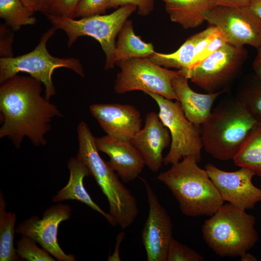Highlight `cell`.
I'll return each instance as SVG.
<instances>
[{
	"label": "cell",
	"instance_id": "10",
	"mask_svg": "<svg viewBox=\"0 0 261 261\" xmlns=\"http://www.w3.org/2000/svg\"><path fill=\"white\" fill-rule=\"evenodd\" d=\"M120 71L117 74L114 89L117 94L140 90L151 92L171 100L178 101L172 85L178 71L158 65L148 58H130L116 62Z\"/></svg>",
	"mask_w": 261,
	"mask_h": 261
},
{
	"label": "cell",
	"instance_id": "25",
	"mask_svg": "<svg viewBox=\"0 0 261 261\" xmlns=\"http://www.w3.org/2000/svg\"><path fill=\"white\" fill-rule=\"evenodd\" d=\"M33 14L20 0H0V17L13 30L35 24L37 19Z\"/></svg>",
	"mask_w": 261,
	"mask_h": 261
},
{
	"label": "cell",
	"instance_id": "16",
	"mask_svg": "<svg viewBox=\"0 0 261 261\" xmlns=\"http://www.w3.org/2000/svg\"><path fill=\"white\" fill-rule=\"evenodd\" d=\"M152 172L159 171L163 164L162 153L171 142L168 129L154 112L148 113L144 127L130 141Z\"/></svg>",
	"mask_w": 261,
	"mask_h": 261
},
{
	"label": "cell",
	"instance_id": "22",
	"mask_svg": "<svg viewBox=\"0 0 261 261\" xmlns=\"http://www.w3.org/2000/svg\"><path fill=\"white\" fill-rule=\"evenodd\" d=\"M202 31L188 38L176 51L170 54L155 52L149 59L164 68L182 70L189 68L196 55L197 45L202 36Z\"/></svg>",
	"mask_w": 261,
	"mask_h": 261
},
{
	"label": "cell",
	"instance_id": "32",
	"mask_svg": "<svg viewBox=\"0 0 261 261\" xmlns=\"http://www.w3.org/2000/svg\"><path fill=\"white\" fill-rule=\"evenodd\" d=\"M6 24H0V58H9L13 56L12 44L14 34Z\"/></svg>",
	"mask_w": 261,
	"mask_h": 261
},
{
	"label": "cell",
	"instance_id": "4",
	"mask_svg": "<svg viewBox=\"0 0 261 261\" xmlns=\"http://www.w3.org/2000/svg\"><path fill=\"white\" fill-rule=\"evenodd\" d=\"M78 151L77 156L88 168L106 196L109 214L116 224L124 230L133 222L139 213L137 200L119 179L108 162L100 156L94 137L88 125L82 121L77 128Z\"/></svg>",
	"mask_w": 261,
	"mask_h": 261
},
{
	"label": "cell",
	"instance_id": "18",
	"mask_svg": "<svg viewBox=\"0 0 261 261\" xmlns=\"http://www.w3.org/2000/svg\"><path fill=\"white\" fill-rule=\"evenodd\" d=\"M188 80L179 72L173 79L172 87L186 117L195 125L200 126L210 116L216 99L226 91L199 93L190 88Z\"/></svg>",
	"mask_w": 261,
	"mask_h": 261
},
{
	"label": "cell",
	"instance_id": "14",
	"mask_svg": "<svg viewBox=\"0 0 261 261\" xmlns=\"http://www.w3.org/2000/svg\"><path fill=\"white\" fill-rule=\"evenodd\" d=\"M205 170L223 202L244 210L253 209L261 202V189L252 183L256 175L252 170L241 167L236 171L226 172L211 163L205 165Z\"/></svg>",
	"mask_w": 261,
	"mask_h": 261
},
{
	"label": "cell",
	"instance_id": "19",
	"mask_svg": "<svg viewBox=\"0 0 261 261\" xmlns=\"http://www.w3.org/2000/svg\"><path fill=\"white\" fill-rule=\"evenodd\" d=\"M67 166L70 171L69 181L52 197V202L60 203L66 200H77L100 213L111 225H117L112 216L101 208L86 191L83 180L86 176L90 175V173L83 160L77 156L72 157L68 161Z\"/></svg>",
	"mask_w": 261,
	"mask_h": 261
},
{
	"label": "cell",
	"instance_id": "34",
	"mask_svg": "<svg viewBox=\"0 0 261 261\" xmlns=\"http://www.w3.org/2000/svg\"><path fill=\"white\" fill-rule=\"evenodd\" d=\"M25 6L32 13L41 12L47 14L53 0H20Z\"/></svg>",
	"mask_w": 261,
	"mask_h": 261
},
{
	"label": "cell",
	"instance_id": "8",
	"mask_svg": "<svg viewBox=\"0 0 261 261\" xmlns=\"http://www.w3.org/2000/svg\"><path fill=\"white\" fill-rule=\"evenodd\" d=\"M146 94L158 104L160 119L171 134L170 148L164 158L163 164H173L188 156L193 157L198 163L200 162L203 145L200 126L188 120L178 101L173 102L151 92Z\"/></svg>",
	"mask_w": 261,
	"mask_h": 261
},
{
	"label": "cell",
	"instance_id": "33",
	"mask_svg": "<svg viewBox=\"0 0 261 261\" xmlns=\"http://www.w3.org/2000/svg\"><path fill=\"white\" fill-rule=\"evenodd\" d=\"M227 43V42L223 34L218 29L212 39L208 43L205 49L202 52L193 65L203 60Z\"/></svg>",
	"mask_w": 261,
	"mask_h": 261
},
{
	"label": "cell",
	"instance_id": "5",
	"mask_svg": "<svg viewBox=\"0 0 261 261\" xmlns=\"http://www.w3.org/2000/svg\"><path fill=\"white\" fill-rule=\"evenodd\" d=\"M202 226L203 237L220 257H241L259 239L255 218L229 203L223 204Z\"/></svg>",
	"mask_w": 261,
	"mask_h": 261
},
{
	"label": "cell",
	"instance_id": "36",
	"mask_svg": "<svg viewBox=\"0 0 261 261\" xmlns=\"http://www.w3.org/2000/svg\"><path fill=\"white\" fill-rule=\"evenodd\" d=\"M257 49L256 57L252 63V69L255 72V76L261 80V45Z\"/></svg>",
	"mask_w": 261,
	"mask_h": 261
},
{
	"label": "cell",
	"instance_id": "26",
	"mask_svg": "<svg viewBox=\"0 0 261 261\" xmlns=\"http://www.w3.org/2000/svg\"><path fill=\"white\" fill-rule=\"evenodd\" d=\"M254 80L242 88L236 97L257 124L261 125V80L255 76Z\"/></svg>",
	"mask_w": 261,
	"mask_h": 261
},
{
	"label": "cell",
	"instance_id": "27",
	"mask_svg": "<svg viewBox=\"0 0 261 261\" xmlns=\"http://www.w3.org/2000/svg\"><path fill=\"white\" fill-rule=\"evenodd\" d=\"M36 242L25 235L16 242V253L19 259L28 261H55L44 248L39 247Z\"/></svg>",
	"mask_w": 261,
	"mask_h": 261
},
{
	"label": "cell",
	"instance_id": "38",
	"mask_svg": "<svg viewBox=\"0 0 261 261\" xmlns=\"http://www.w3.org/2000/svg\"><path fill=\"white\" fill-rule=\"evenodd\" d=\"M248 7L261 18V0H251Z\"/></svg>",
	"mask_w": 261,
	"mask_h": 261
},
{
	"label": "cell",
	"instance_id": "13",
	"mask_svg": "<svg viewBox=\"0 0 261 261\" xmlns=\"http://www.w3.org/2000/svg\"><path fill=\"white\" fill-rule=\"evenodd\" d=\"M149 212L141 232V238L148 261H167L168 251L173 238L171 219L160 204L154 190L144 179Z\"/></svg>",
	"mask_w": 261,
	"mask_h": 261
},
{
	"label": "cell",
	"instance_id": "21",
	"mask_svg": "<svg viewBox=\"0 0 261 261\" xmlns=\"http://www.w3.org/2000/svg\"><path fill=\"white\" fill-rule=\"evenodd\" d=\"M117 36L114 53L115 64L130 58H148L155 52L151 43L144 42L135 34L130 20L125 21Z\"/></svg>",
	"mask_w": 261,
	"mask_h": 261
},
{
	"label": "cell",
	"instance_id": "23",
	"mask_svg": "<svg viewBox=\"0 0 261 261\" xmlns=\"http://www.w3.org/2000/svg\"><path fill=\"white\" fill-rule=\"evenodd\" d=\"M6 203L0 192V261L19 260L14 247V234L16 216L15 213L6 211Z\"/></svg>",
	"mask_w": 261,
	"mask_h": 261
},
{
	"label": "cell",
	"instance_id": "11",
	"mask_svg": "<svg viewBox=\"0 0 261 261\" xmlns=\"http://www.w3.org/2000/svg\"><path fill=\"white\" fill-rule=\"evenodd\" d=\"M205 21L217 27L228 44L235 47L261 45V18L248 6H215L205 16Z\"/></svg>",
	"mask_w": 261,
	"mask_h": 261
},
{
	"label": "cell",
	"instance_id": "6",
	"mask_svg": "<svg viewBox=\"0 0 261 261\" xmlns=\"http://www.w3.org/2000/svg\"><path fill=\"white\" fill-rule=\"evenodd\" d=\"M137 9L133 4H126L108 14H98L79 19L46 14L47 18L57 29L64 31L68 36L69 48L82 36L91 37L100 44L105 55L104 69H113L115 64L116 38L128 18Z\"/></svg>",
	"mask_w": 261,
	"mask_h": 261
},
{
	"label": "cell",
	"instance_id": "7",
	"mask_svg": "<svg viewBox=\"0 0 261 261\" xmlns=\"http://www.w3.org/2000/svg\"><path fill=\"white\" fill-rule=\"evenodd\" d=\"M57 29L52 27L41 36L34 49L25 54L0 58V84L17 74L26 72L41 82L45 88V97L49 100L56 94L52 81L54 70L59 68L69 69L81 77H85L84 70L80 60L69 57L60 58L52 56L46 44L54 35Z\"/></svg>",
	"mask_w": 261,
	"mask_h": 261
},
{
	"label": "cell",
	"instance_id": "30",
	"mask_svg": "<svg viewBox=\"0 0 261 261\" xmlns=\"http://www.w3.org/2000/svg\"><path fill=\"white\" fill-rule=\"evenodd\" d=\"M81 0H53L47 14L74 18L76 9Z\"/></svg>",
	"mask_w": 261,
	"mask_h": 261
},
{
	"label": "cell",
	"instance_id": "35",
	"mask_svg": "<svg viewBox=\"0 0 261 261\" xmlns=\"http://www.w3.org/2000/svg\"><path fill=\"white\" fill-rule=\"evenodd\" d=\"M214 6L232 7L248 6L251 0H210Z\"/></svg>",
	"mask_w": 261,
	"mask_h": 261
},
{
	"label": "cell",
	"instance_id": "2",
	"mask_svg": "<svg viewBox=\"0 0 261 261\" xmlns=\"http://www.w3.org/2000/svg\"><path fill=\"white\" fill-rule=\"evenodd\" d=\"M192 156L184 157L160 173L157 179L164 184L187 216H212L223 201L206 171Z\"/></svg>",
	"mask_w": 261,
	"mask_h": 261
},
{
	"label": "cell",
	"instance_id": "20",
	"mask_svg": "<svg viewBox=\"0 0 261 261\" xmlns=\"http://www.w3.org/2000/svg\"><path fill=\"white\" fill-rule=\"evenodd\" d=\"M171 20L184 29H193L205 21L206 13L215 6L210 0H161Z\"/></svg>",
	"mask_w": 261,
	"mask_h": 261
},
{
	"label": "cell",
	"instance_id": "15",
	"mask_svg": "<svg viewBox=\"0 0 261 261\" xmlns=\"http://www.w3.org/2000/svg\"><path fill=\"white\" fill-rule=\"evenodd\" d=\"M89 110L109 136L130 141L141 129V114L132 105L96 103L89 106Z\"/></svg>",
	"mask_w": 261,
	"mask_h": 261
},
{
	"label": "cell",
	"instance_id": "1",
	"mask_svg": "<svg viewBox=\"0 0 261 261\" xmlns=\"http://www.w3.org/2000/svg\"><path fill=\"white\" fill-rule=\"evenodd\" d=\"M0 84V138L8 137L17 148L24 137L36 146L45 145L52 119L63 115L42 95L43 83L31 76L16 74Z\"/></svg>",
	"mask_w": 261,
	"mask_h": 261
},
{
	"label": "cell",
	"instance_id": "28",
	"mask_svg": "<svg viewBox=\"0 0 261 261\" xmlns=\"http://www.w3.org/2000/svg\"><path fill=\"white\" fill-rule=\"evenodd\" d=\"M198 252L174 239H172L168 251L167 261H203Z\"/></svg>",
	"mask_w": 261,
	"mask_h": 261
},
{
	"label": "cell",
	"instance_id": "29",
	"mask_svg": "<svg viewBox=\"0 0 261 261\" xmlns=\"http://www.w3.org/2000/svg\"><path fill=\"white\" fill-rule=\"evenodd\" d=\"M110 0H81L75 11L74 18L104 14L109 9Z\"/></svg>",
	"mask_w": 261,
	"mask_h": 261
},
{
	"label": "cell",
	"instance_id": "37",
	"mask_svg": "<svg viewBox=\"0 0 261 261\" xmlns=\"http://www.w3.org/2000/svg\"><path fill=\"white\" fill-rule=\"evenodd\" d=\"M124 236V232H120L117 236L115 250L114 253L111 256L109 257L108 261H120L119 256L118 249Z\"/></svg>",
	"mask_w": 261,
	"mask_h": 261
},
{
	"label": "cell",
	"instance_id": "24",
	"mask_svg": "<svg viewBox=\"0 0 261 261\" xmlns=\"http://www.w3.org/2000/svg\"><path fill=\"white\" fill-rule=\"evenodd\" d=\"M233 160L236 166L248 168L261 177V125L257 124L251 131Z\"/></svg>",
	"mask_w": 261,
	"mask_h": 261
},
{
	"label": "cell",
	"instance_id": "12",
	"mask_svg": "<svg viewBox=\"0 0 261 261\" xmlns=\"http://www.w3.org/2000/svg\"><path fill=\"white\" fill-rule=\"evenodd\" d=\"M72 212L69 204L59 203L46 209L42 219L33 215L21 222L15 233L31 238L58 261H75L72 254H67L62 250L57 238L59 225L70 218Z\"/></svg>",
	"mask_w": 261,
	"mask_h": 261
},
{
	"label": "cell",
	"instance_id": "39",
	"mask_svg": "<svg viewBox=\"0 0 261 261\" xmlns=\"http://www.w3.org/2000/svg\"><path fill=\"white\" fill-rule=\"evenodd\" d=\"M240 257L242 261H255L257 260L255 256L247 252L246 253Z\"/></svg>",
	"mask_w": 261,
	"mask_h": 261
},
{
	"label": "cell",
	"instance_id": "31",
	"mask_svg": "<svg viewBox=\"0 0 261 261\" xmlns=\"http://www.w3.org/2000/svg\"><path fill=\"white\" fill-rule=\"evenodd\" d=\"M126 4L135 5L138 10V14L141 16L149 14L154 9V0H110L109 9Z\"/></svg>",
	"mask_w": 261,
	"mask_h": 261
},
{
	"label": "cell",
	"instance_id": "3",
	"mask_svg": "<svg viewBox=\"0 0 261 261\" xmlns=\"http://www.w3.org/2000/svg\"><path fill=\"white\" fill-rule=\"evenodd\" d=\"M257 124L236 96L223 99L201 125L203 147L216 159L233 160Z\"/></svg>",
	"mask_w": 261,
	"mask_h": 261
},
{
	"label": "cell",
	"instance_id": "17",
	"mask_svg": "<svg viewBox=\"0 0 261 261\" xmlns=\"http://www.w3.org/2000/svg\"><path fill=\"white\" fill-rule=\"evenodd\" d=\"M99 151L110 158L108 164L122 182L129 183L139 177L145 161L130 141L116 139L107 135L95 138Z\"/></svg>",
	"mask_w": 261,
	"mask_h": 261
},
{
	"label": "cell",
	"instance_id": "9",
	"mask_svg": "<svg viewBox=\"0 0 261 261\" xmlns=\"http://www.w3.org/2000/svg\"><path fill=\"white\" fill-rule=\"evenodd\" d=\"M246 56L244 47L227 43L190 68L178 71L208 93L227 91L239 74Z\"/></svg>",
	"mask_w": 261,
	"mask_h": 261
}]
</instances>
